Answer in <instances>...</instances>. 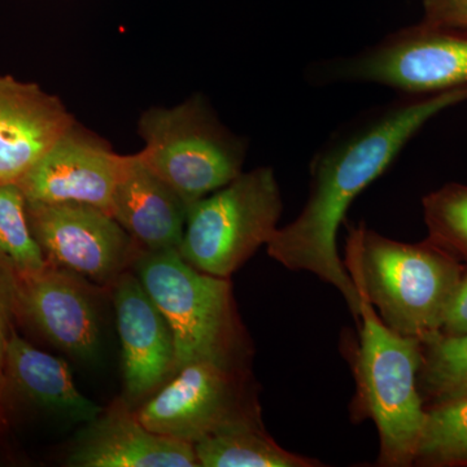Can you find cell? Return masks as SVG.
Masks as SVG:
<instances>
[{"label": "cell", "instance_id": "7c38bea8", "mask_svg": "<svg viewBox=\"0 0 467 467\" xmlns=\"http://www.w3.org/2000/svg\"><path fill=\"white\" fill-rule=\"evenodd\" d=\"M112 285L126 395L140 400L174 376L173 333L137 275L126 270Z\"/></svg>", "mask_w": 467, "mask_h": 467}, {"label": "cell", "instance_id": "9a60e30c", "mask_svg": "<svg viewBox=\"0 0 467 467\" xmlns=\"http://www.w3.org/2000/svg\"><path fill=\"white\" fill-rule=\"evenodd\" d=\"M189 204L158 175L129 156L113 193L110 216L143 251L180 248Z\"/></svg>", "mask_w": 467, "mask_h": 467}, {"label": "cell", "instance_id": "52a82bcc", "mask_svg": "<svg viewBox=\"0 0 467 467\" xmlns=\"http://www.w3.org/2000/svg\"><path fill=\"white\" fill-rule=\"evenodd\" d=\"M315 86L373 84L399 94H434L467 86V32L422 21L347 57L306 70Z\"/></svg>", "mask_w": 467, "mask_h": 467}, {"label": "cell", "instance_id": "277c9868", "mask_svg": "<svg viewBox=\"0 0 467 467\" xmlns=\"http://www.w3.org/2000/svg\"><path fill=\"white\" fill-rule=\"evenodd\" d=\"M133 266L171 326L174 374L202 359L241 365L244 349L229 278L201 272L177 248L142 251Z\"/></svg>", "mask_w": 467, "mask_h": 467}, {"label": "cell", "instance_id": "3957f363", "mask_svg": "<svg viewBox=\"0 0 467 467\" xmlns=\"http://www.w3.org/2000/svg\"><path fill=\"white\" fill-rule=\"evenodd\" d=\"M361 296L359 347L356 355L358 410L376 423L380 439L379 465H414L427 408L418 387L422 342L387 327Z\"/></svg>", "mask_w": 467, "mask_h": 467}, {"label": "cell", "instance_id": "5b68a950", "mask_svg": "<svg viewBox=\"0 0 467 467\" xmlns=\"http://www.w3.org/2000/svg\"><path fill=\"white\" fill-rule=\"evenodd\" d=\"M138 131L144 143L138 158L189 207L243 171L247 140L223 124L204 95L147 109Z\"/></svg>", "mask_w": 467, "mask_h": 467}, {"label": "cell", "instance_id": "44dd1931", "mask_svg": "<svg viewBox=\"0 0 467 467\" xmlns=\"http://www.w3.org/2000/svg\"><path fill=\"white\" fill-rule=\"evenodd\" d=\"M422 208L430 241L467 265V184L447 183L427 193Z\"/></svg>", "mask_w": 467, "mask_h": 467}, {"label": "cell", "instance_id": "d6986e66", "mask_svg": "<svg viewBox=\"0 0 467 467\" xmlns=\"http://www.w3.org/2000/svg\"><path fill=\"white\" fill-rule=\"evenodd\" d=\"M418 387L426 407L467 393V333H441L422 343Z\"/></svg>", "mask_w": 467, "mask_h": 467}, {"label": "cell", "instance_id": "8992f818", "mask_svg": "<svg viewBox=\"0 0 467 467\" xmlns=\"http://www.w3.org/2000/svg\"><path fill=\"white\" fill-rule=\"evenodd\" d=\"M282 212L275 171L260 167L242 171L190 205L178 251L201 272L229 278L273 238Z\"/></svg>", "mask_w": 467, "mask_h": 467}, {"label": "cell", "instance_id": "7402d4cb", "mask_svg": "<svg viewBox=\"0 0 467 467\" xmlns=\"http://www.w3.org/2000/svg\"><path fill=\"white\" fill-rule=\"evenodd\" d=\"M17 273L0 257V425L5 422V355L17 317Z\"/></svg>", "mask_w": 467, "mask_h": 467}, {"label": "cell", "instance_id": "cb8c5ba5", "mask_svg": "<svg viewBox=\"0 0 467 467\" xmlns=\"http://www.w3.org/2000/svg\"><path fill=\"white\" fill-rule=\"evenodd\" d=\"M442 334L467 333V267L445 316Z\"/></svg>", "mask_w": 467, "mask_h": 467}, {"label": "cell", "instance_id": "ffe728a7", "mask_svg": "<svg viewBox=\"0 0 467 467\" xmlns=\"http://www.w3.org/2000/svg\"><path fill=\"white\" fill-rule=\"evenodd\" d=\"M0 257L20 275L48 265L30 227L26 198L17 182H0Z\"/></svg>", "mask_w": 467, "mask_h": 467}, {"label": "cell", "instance_id": "6da1fadb", "mask_svg": "<svg viewBox=\"0 0 467 467\" xmlns=\"http://www.w3.org/2000/svg\"><path fill=\"white\" fill-rule=\"evenodd\" d=\"M465 101L467 86L400 94L335 129L310 160L306 204L292 223L278 227L267 254L288 270L312 273L334 285L359 324L361 296L337 252L339 227L359 193L391 167L423 126Z\"/></svg>", "mask_w": 467, "mask_h": 467}, {"label": "cell", "instance_id": "8fae6325", "mask_svg": "<svg viewBox=\"0 0 467 467\" xmlns=\"http://www.w3.org/2000/svg\"><path fill=\"white\" fill-rule=\"evenodd\" d=\"M17 276V317L67 355L91 358L99 346V318L84 276L50 264Z\"/></svg>", "mask_w": 467, "mask_h": 467}, {"label": "cell", "instance_id": "30bf717a", "mask_svg": "<svg viewBox=\"0 0 467 467\" xmlns=\"http://www.w3.org/2000/svg\"><path fill=\"white\" fill-rule=\"evenodd\" d=\"M129 156L81 129L67 131L20 180L26 202L91 205L110 214L113 193Z\"/></svg>", "mask_w": 467, "mask_h": 467}, {"label": "cell", "instance_id": "ba28073f", "mask_svg": "<svg viewBox=\"0 0 467 467\" xmlns=\"http://www.w3.org/2000/svg\"><path fill=\"white\" fill-rule=\"evenodd\" d=\"M137 413L150 431L190 444L234 420L261 418L241 367L214 359L178 370Z\"/></svg>", "mask_w": 467, "mask_h": 467}, {"label": "cell", "instance_id": "e0dca14e", "mask_svg": "<svg viewBox=\"0 0 467 467\" xmlns=\"http://www.w3.org/2000/svg\"><path fill=\"white\" fill-rule=\"evenodd\" d=\"M202 467H315L318 461L285 451L264 430L261 418L234 420L193 444Z\"/></svg>", "mask_w": 467, "mask_h": 467}, {"label": "cell", "instance_id": "9c48e42d", "mask_svg": "<svg viewBox=\"0 0 467 467\" xmlns=\"http://www.w3.org/2000/svg\"><path fill=\"white\" fill-rule=\"evenodd\" d=\"M26 202L30 227L50 265L112 285L143 251L115 218L99 208Z\"/></svg>", "mask_w": 467, "mask_h": 467}, {"label": "cell", "instance_id": "7a4b0ae2", "mask_svg": "<svg viewBox=\"0 0 467 467\" xmlns=\"http://www.w3.org/2000/svg\"><path fill=\"white\" fill-rule=\"evenodd\" d=\"M344 265L387 327L422 343L441 333L466 269L429 238L399 242L364 223L349 230Z\"/></svg>", "mask_w": 467, "mask_h": 467}, {"label": "cell", "instance_id": "603a6c76", "mask_svg": "<svg viewBox=\"0 0 467 467\" xmlns=\"http://www.w3.org/2000/svg\"><path fill=\"white\" fill-rule=\"evenodd\" d=\"M423 21L467 32V0H423Z\"/></svg>", "mask_w": 467, "mask_h": 467}, {"label": "cell", "instance_id": "4fadbf2b", "mask_svg": "<svg viewBox=\"0 0 467 467\" xmlns=\"http://www.w3.org/2000/svg\"><path fill=\"white\" fill-rule=\"evenodd\" d=\"M72 467H196L193 444L150 431L122 399L88 422L69 451Z\"/></svg>", "mask_w": 467, "mask_h": 467}, {"label": "cell", "instance_id": "ac0fdd59", "mask_svg": "<svg viewBox=\"0 0 467 467\" xmlns=\"http://www.w3.org/2000/svg\"><path fill=\"white\" fill-rule=\"evenodd\" d=\"M414 465L467 466V393L427 405Z\"/></svg>", "mask_w": 467, "mask_h": 467}, {"label": "cell", "instance_id": "5bb4252c", "mask_svg": "<svg viewBox=\"0 0 467 467\" xmlns=\"http://www.w3.org/2000/svg\"><path fill=\"white\" fill-rule=\"evenodd\" d=\"M75 126L57 97L0 75V182H17Z\"/></svg>", "mask_w": 467, "mask_h": 467}, {"label": "cell", "instance_id": "2e32d148", "mask_svg": "<svg viewBox=\"0 0 467 467\" xmlns=\"http://www.w3.org/2000/svg\"><path fill=\"white\" fill-rule=\"evenodd\" d=\"M9 389L75 422H90L103 411L78 391L66 361L36 348L15 330L5 355V393Z\"/></svg>", "mask_w": 467, "mask_h": 467}]
</instances>
